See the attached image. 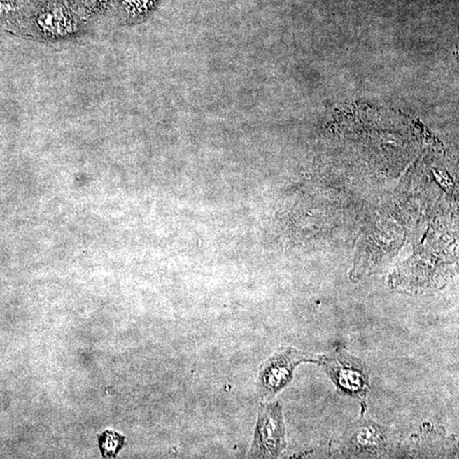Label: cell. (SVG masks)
Instances as JSON below:
<instances>
[{"mask_svg":"<svg viewBox=\"0 0 459 459\" xmlns=\"http://www.w3.org/2000/svg\"><path fill=\"white\" fill-rule=\"evenodd\" d=\"M367 407L362 406L357 421L350 423L341 438V451L349 458H381L391 456L395 451V435L388 427L367 417Z\"/></svg>","mask_w":459,"mask_h":459,"instance_id":"2","label":"cell"},{"mask_svg":"<svg viewBox=\"0 0 459 459\" xmlns=\"http://www.w3.org/2000/svg\"><path fill=\"white\" fill-rule=\"evenodd\" d=\"M82 3L87 7H97L103 1V0H81Z\"/></svg>","mask_w":459,"mask_h":459,"instance_id":"8","label":"cell"},{"mask_svg":"<svg viewBox=\"0 0 459 459\" xmlns=\"http://www.w3.org/2000/svg\"><path fill=\"white\" fill-rule=\"evenodd\" d=\"M286 447V427L282 405L276 401L261 403L248 457L278 458Z\"/></svg>","mask_w":459,"mask_h":459,"instance_id":"4","label":"cell"},{"mask_svg":"<svg viewBox=\"0 0 459 459\" xmlns=\"http://www.w3.org/2000/svg\"><path fill=\"white\" fill-rule=\"evenodd\" d=\"M37 25L43 34L50 38H63L72 34L75 30L74 22L62 7L48 8L37 17Z\"/></svg>","mask_w":459,"mask_h":459,"instance_id":"5","label":"cell"},{"mask_svg":"<svg viewBox=\"0 0 459 459\" xmlns=\"http://www.w3.org/2000/svg\"><path fill=\"white\" fill-rule=\"evenodd\" d=\"M316 364L325 372L339 395L358 400L362 406L367 407L370 369L363 360L339 346L328 353L319 355Z\"/></svg>","mask_w":459,"mask_h":459,"instance_id":"1","label":"cell"},{"mask_svg":"<svg viewBox=\"0 0 459 459\" xmlns=\"http://www.w3.org/2000/svg\"><path fill=\"white\" fill-rule=\"evenodd\" d=\"M157 0H122V9L130 19H141L149 13Z\"/></svg>","mask_w":459,"mask_h":459,"instance_id":"7","label":"cell"},{"mask_svg":"<svg viewBox=\"0 0 459 459\" xmlns=\"http://www.w3.org/2000/svg\"><path fill=\"white\" fill-rule=\"evenodd\" d=\"M318 358L292 347H281L260 367L256 390L261 399L270 400L292 381L297 367L304 362L316 363Z\"/></svg>","mask_w":459,"mask_h":459,"instance_id":"3","label":"cell"},{"mask_svg":"<svg viewBox=\"0 0 459 459\" xmlns=\"http://www.w3.org/2000/svg\"><path fill=\"white\" fill-rule=\"evenodd\" d=\"M98 440L103 457L111 458L116 457L120 453L125 444V437L113 431L106 430L98 437Z\"/></svg>","mask_w":459,"mask_h":459,"instance_id":"6","label":"cell"}]
</instances>
